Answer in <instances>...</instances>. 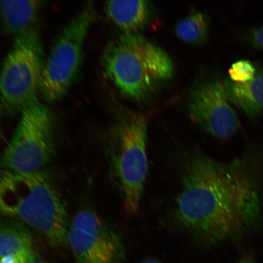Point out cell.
<instances>
[{"label": "cell", "instance_id": "obj_10", "mask_svg": "<svg viewBox=\"0 0 263 263\" xmlns=\"http://www.w3.org/2000/svg\"><path fill=\"white\" fill-rule=\"evenodd\" d=\"M41 1L0 2V27L6 34L18 37L35 28Z\"/></svg>", "mask_w": 263, "mask_h": 263}, {"label": "cell", "instance_id": "obj_20", "mask_svg": "<svg viewBox=\"0 0 263 263\" xmlns=\"http://www.w3.org/2000/svg\"><path fill=\"white\" fill-rule=\"evenodd\" d=\"M2 109H3V107L2 106V104H0V119H1V117H2Z\"/></svg>", "mask_w": 263, "mask_h": 263}, {"label": "cell", "instance_id": "obj_14", "mask_svg": "<svg viewBox=\"0 0 263 263\" xmlns=\"http://www.w3.org/2000/svg\"><path fill=\"white\" fill-rule=\"evenodd\" d=\"M209 24L206 16L201 12H195L180 21L176 32L181 40L189 44H200L208 34Z\"/></svg>", "mask_w": 263, "mask_h": 263}, {"label": "cell", "instance_id": "obj_16", "mask_svg": "<svg viewBox=\"0 0 263 263\" xmlns=\"http://www.w3.org/2000/svg\"><path fill=\"white\" fill-rule=\"evenodd\" d=\"M244 39L249 44L263 49V25L249 29L245 33Z\"/></svg>", "mask_w": 263, "mask_h": 263}, {"label": "cell", "instance_id": "obj_9", "mask_svg": "<svg viewBox=\"0 0 263 263\" xmlns=\"http://www.w3.org/2000/svg\"><path fill=\"white\" fill-rule=\"evenodd\" d=\"M81 229L82 231L70 226L67 234L76 263H123L122 241L97 213L85 216Z\"/></svg>", "mask_w": 263, "mask_h": 263}, {"label": "cell", "instance_id": "obj_13", "mask_svg": "<svg viewBox=\"0 0 263 263\" xmlns=\"http://www.w3.org/2000/svg\"><path fill=\"white\" fill-rule=\"evenodd\" d=\"M35 253L27 226L11 219L0 220V261Z\"/></svg>", "mask_w": 263, "mask_h": 263}, {"label": "cell", "instance_id": "obj_18", "mask_svg": "<svg viewBox=\"0 0 263 263\" xmlns=\"http://www.w3.org/2000/svg\"><path fill=\"white\" fill-rule=\"evenodd\" d=\"M141 263H160L159 261L156 260V259H146Z\"/></svg>", "mask_w": 263, "mask_h": 263}, {"label": "cell", "instance_id": "obj_11", "mask_svg": "<svg viewBox=\"0 0 263 263\" xmlns=\"http://www.w3.org/2000/svg\"><path fill=\"white\" fill-rule=\"evenodd\" d=\"M227 97L230 103L250 118L258 117L263 111V70L256 71L251 80L236 82H223Z\"/></svg>", "mask_w": 263, "mask_h": 263}, {"label": "cell", "instance_id": "obj_6", "mask_svg": "<svg viewBox=\"0 0 263 263\" xmlns=\"http://www.w3.org/2000/svg\"><path fill=\"white\" fill-rule=\"evenodd\" d=\"M96 20L93 3L87 2L62 29L46 59L41 93L49 103L63 98L78 77L88 31Z\"/></svg>", "mask_w": 263, "mask_h": 263}, {"label": "cell", "instance_id": "obj_17", "mask_svg": "<svg viewBox=\"0 0 263 263\" xmlns=\"http://www.w3.org/2000/svg\"><path fill=\"white\" fill-rule=\"evenodd\" d=\"M238 263H257L255 259L251 256H246Z\"/></svg>", "mask_w": 263, "mask_h": 263}, {"label": "cell", "instance_id": "obj_5", "mask_svg": "<svg viewBox=\"0 0 263 263\" xmlns=\"http://www.w3.org/2000/svg\"><path fill=\"white\" fill-rule=\"evenodd\" d=\"M45 62L36 28L15 38L0 70V100L7 112L22 114L39 103Z\"/></svg>", "mask_w": 263, "mask_h": 263}, {"label": "cell", "instance_id": "obj_4", "mask_svg": "<svg viewBox=\"0 0 263 263\" xmlns=\"http://www.w3.org/2000/svg\"><path fill=\"white\" fill-rule=\"evenodd\" d=\"M108 146L110 172L127 215L139 210L148 173V121L145 115L127 111L116 121Z\"/></svg>", "mask_w": 263, "mask_h": 263}, {"label": "cell", "instance_id": "obj_8", "mask_svg": "<svg viewBox=\"0 0 263 263\" xmlns=\"http://www.w3.org/2000/svg\"><path fill=\"white\" fill-rule=\"evenodd\" d=\"M188 107L193 120L213 137L226 139L239 129L237 115L229 104L221 81L210 80L197 84L191 91Z\"/></svg>", "mask_w": 263, "mask_h": 263}, {"label": "cell", "instance_id": "obj_2", "mask_svg": "<svg viewBox=\"0 0 263 263\" xmlns=\"http://www.w3.org/2000/svg\"><path fill=\"white\" fill-rule=\"evenodd\" d=\"M0 216L37 230L54 248L67 245V209L44 170L24 173L0 168Z\"/></svg>", "mask_w": 263, "mask_h": 263}, {"label": "cell", "instance_id": "obj_1", "mask_svg": "<svg viewBox=\"0 0 263 263\" xmlns=\"http://www.w3.org/2000/svg\"><path fill=\"white\" fill-rule=\"evenodd\" d=\"M262 212L261 191L248 161L222 163L200 155L186 166L176 217L200 242L210 246L241 238L259 225Z\"/></svg>", "mask_w": 263, "mask_h": 263}, {"label": "cell", "instance_id": "obj_19", "mask_svg": "<svg viewBox=\"0 0 263 263\" xmlns=\"http://www.w3.org/2000/svg\"><path fill=\"white\" fill-rule=\"evenodd\" d=\"M30 263H49V262H48L47 261L42 260V259L37 258V259H35L34 261H32Z\"/></svg>", "mask_w": 263, "mask_h": 263}, {"label": "cell", "instance_id": "obj_15", "mask_svg": "<svg viewBox=\"0 0 263 263\" xmlns=\"http://www.w3.org/2000/svg\"><path fill=\"white\" fill-rule=\"evenodd\" d=\"M256 73V69L251 62L238 61L229 68V80L236 82H245L251 80Z\"/></svg>", "mask_w": 263, "mask_h": 263}, {"label": "cell", "instance_id": "obj_12", "mask_svg": "<svg viewBox=\"0 0 263 263\" xmlns=\"http://www.w3.org/2000/svg\"><path fill=\"white\" fill-rule=\"evenodd\" d=\"M105 11L115 25L126 34H136L147 24L151 6L146 1H109Z\"/></svg>", "mask_w": 263, "mask_h": 263}, {"label": "cell", "instance_id": "obj_3", "mask_svg": "<svg viewBox=\"0 0 263 263\" xmlns=\"http://www.w3.org/2000/svg\"><path fill=\"white\" fill-rule=\"evenodd\" d=\"M103 64L118 90L137 102L152 97L174 73L169 54L136 34H125L108 44L103 52Z\"/></svg>", "mask_w": 263, "mask_h": 263}, {"label": "cell", "instance_id": "obj_7", "mask_svg": "<svg viewBox=\"0 0 263 263\" xmlns=\"http://www.w3.org/2000/svg\"><path fill=\"white\" fill-rule=\"evenodd\" d=\"M55 151V117L39 102L21 114L14 135L0 157V168L24 173L44 170Z\"/></svg>", "mask_w": 263, "mask_h": 263}]
</instances>
